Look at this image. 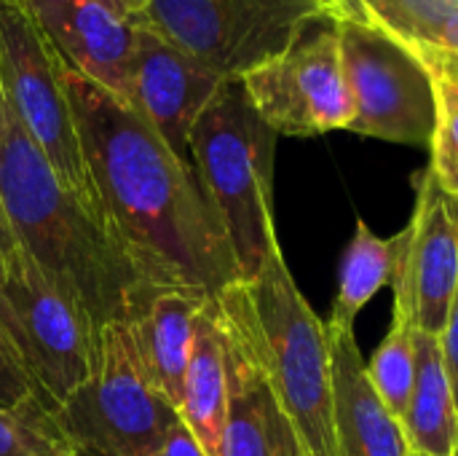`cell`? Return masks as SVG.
I'll return each mask as SVG.
<instances>
[{
  "label": "cell",
  "instance_id": "6da1fadb",
  "mask_svg": "<svg viewBox=\"0 0 458 456\" xmlns=\"http://www.w3.org/2000/svg\"><path fill=\"white\" fill-rule=\"evenodd\" d=\"M89 177L110 242L145 290L217 298L242 280L225 226L191 161L123 99L64 62Z\"/></svg>",
  "mask_w": 458,
  "mask_h": 456
},
{
  "label": "cell",
  "instance_id": "4316f807",
  "mask_svg": "<svg viewBox=\"0 0 458 456\" xmlns=\"http://www.w3.org/2000/svg\"><path fill=\"white\" fill-rule=\"evenodd\" d=\"M19 250H21V242H19L13 226H11V220H8V215L3 210V202H0V277L8 271V266H11V261L16 258Z\"/></svg>",
  "mask_w": 458,
  "mask_h": 456
},
{
  "label": "cell",
  "instance_id": "e575fe53",
  "mask_svg": "<svg viewBox=\"0 0 458 456\" xmlns=\"http://www.w3.org/2000/svg\"><path fill=\"white\" fill-rule=\"evenodd\" d=\"M456 59H458V56H456Z\"/></svg>",
  "mask_w": 458,
  "mask_h": 456
},
{
  "label": "cell",
  "instance_id": "5bb4252c",
  "mask_svg": "<svg viewBox=\"0 0 458 456\" xmlns=\"http://www.w3.org/2000/svg\"><path fill=\"white\" fill-rule=\"evenodd\" d=\"M27 11L72 70L118 99H129L137 48L134 19L99 0H27Z\"/></svg>",
  "mask_w": 458,
  "mask_h": 456
},
{
  "label": "cell",
  "instance_id": "2e32d148",
  "mask_svg": "<svg viewBox=\"0 0 458 456\" xmlns=\"http://www.w3.org/2000/svg\"><path fill=\"white\" fill-rule=\"evenodd\" d=\"M207 301L212 298L196 290H150L123 320L150 382L174 409L182 400L196 320Z\"/></svg>",
  "mask_w": 458,
  "mask_h": 456
},
{
  "label": "cell",
  "instance_id": "603a6c76",
  "mask_svg": "<svg viewBox=\"0 0 458 456\" xmlns=\"http://www.w3.org/2000/svg\"><path fill=\"white\" fill-rule=\"evenodd\" d=\"M72 446L43 409H0V456H64Z\"/></svg>",
  "mask_w": 458,
  "mask_h": 456
},
{
  "label": "cell",
  "instance_id": "44dd1931",
  "mask_svg": "<svg viewBox=\"0 0 458 456\" xmlns=\"http://www.w3.org/2000/svg\"><path fill=\"white\" fill-rule=\"evenodd\" d=\"M365 368L378 400L403 422L416 379V328L408 317L392 312V325Z\"/></svg>",
  "mask_w": 458,
  "mask_h": 456
},
{
  "label": "cell",
  "instance_id": "52a82bcc",
  "mask_svg": "<svg viewBox=\"0 0 458 456\" xmlns=\"http://www.w3.org/2000/svg\"><path fill=\"white\" fill-rule=\"evenodd\" d=\"M177 419L150 382L129 325L113 320L99 331L91 379L59 409L56 427L72 446L99 456H150Z\"/></svg>",
  "mask_w": 458,
  "mask_h": 456
},
{
  "label": "cell",
  "instance_id": "7c38bea8",
  "mask_svg": "<svg viewBox=\"0 0 458 456\" xmlns=\"http://www.w3.org/2000/svg\"><path fill=\"white\" fill-rule=\"evenodd\" d=\"M220 83L223 78L174 40L137 22V48L126 102L182 161H191V129Z\"/></svg>",
  "mask_w": 458,
  "mask_h": 456
},
{
  "label": "cell",
  "instance_id": "9a60e30c",
  "mask_svg": "<svg viewBox=\"0 0 458 456\" xmlns=\"http://www.w3.org/2000/svg\"><path fill=\"white\" fill-rule=\"evenodd\" d=\"M338 456H411L403 422L378 400L354 331H327Z\"/></svg>",
  "mask_w": 458,
  "mask_h": 456
},
{
  "label": "cell",
  "instance_id": "1f68e13d",
  "mask_svg": "<svg viewBox=\"0 0 458 456\" xmlns=\"http://www.w3.org/2000/svg\"><path fill=\"white\" fill-rule=\"evenodd\" d=\"M8 3H19V5H27V0H8Z\"/></svg>",
  "mask_w": 458,
  "mask_h": 456
},
{
  "label": "cell",
  "instance_id": "f1b7e54d",
  "mask_svg": "<svg viewBox=\"0 0 458 456\" xmlns=\"http://www.w3.org/2000/svg\"><path fill=\"white\" fill-rule=\"evenodd\" d=\"M325 5V11L333 16V19H357V22H368L365 13H362V5L360 0H319Z\"/></svg>",
  "mask_w": 458,
  "mask_h": 456
},
{
  "label": "cell",
  "instance_id": "5b68a950",
  "mask_svg": "<svg viewBox=\"0 0 458 456\" xmlns=\"http://www.w3.org/2000/svg\"><path fill=\"white\" fill-rule=\"evenodd\" d=\"M0 328L56 422L59 409L97 368L99 333L24 247L0 277Z\"/></svg>",
  "mask_w": 458,
  "mask_h": 456
},
{
  "label": "cell",
  "instance_id": "8992f818",
  "mask_svg": "<svg viewBox=\"0 0 458 456\" xmlns=\"http://www.w3.org/2000/svg\"><path fill=\"white\" fill-rule=\"evenodd\" d=\"M0 89L62 185L105 226L64 89V59L27 5L8 0H0Z\"/></svg>",
  "mask_w": 458,
  "mask_h": 456
},
{
  "label": "cell",
  "instance_id": "cb8c5ba5",
  "mask_svg": "<svg viewBox=\"0 0 458 456\" xmlns=\"http://www.w3.org/2000/svg\"><path fill=\"white\" fill-rule=\"evenodd\" d=\"M0 409H8V411L43 409L3 328H0Z\"/></svg>",
  "mask_w": 458,
  "mask_h": 456
},
{
  "label": "cell",
  "instance_id": "30bf717a",
  "mask_svg": "<svg viewBox=\"0 0 458 456\" xmlns=\"http://www.w3.org/2000/svg\"><path fill=\"white\" fill-rule=\"evenodd\" d=\"M242 86L276 134L317 137L352 124L338 22L330 13L309 22L284 51L247 73Z\"/></svg>",
  "mask_w": 458,
  "mask_h": 456
},
{
  "label": "cell",
  "instance_id": "4fadbf2b",
  "mask_svg": "<svg viewBox=\"0 0 458 456\" xmlns=\"http://www.w3.org/2000/svg\"><path fill=\"white\" fill-rule=\"evenodd\" d=\"M215 306L225 336L231 384L220 456H301L293 430L268 387L244 314L228 288L215 298Z\"/></svg>",
  "mask_w": 458,
  "mask_h": 456
},
{
  "label": "cell",
  "instance_id": "9c48e42d",
  "mask_svg": "<svg viewBox=\"0 0 458 456\" xmlns=\"http://www.w3.org/2000/svg\"><path fill=\"white\" fill-rule=\"evenodd\" d=\"M335 22L352 99V124L346 132L429 148L437 105L435 81L421 54L373 22Z\"/></svg>",
  "mask_w": 458,
  "mask_h": 456
},
{
  "label": "cell",
  "instance_id": "277c9868",
  "mask_svg": "<svg viewBox=\"0 0 458 456\" xmlns=\"http://www.w3.org/2000/svg\"><path fill=\"white\" fill-rule=\"evenodd\" d=\"M276 140L279 134L252 108L242 81H223L191 129V164L225 226L242 280H252L279 250L274 226Z\"/></svg>",
  "mask_w": 458,
  "mask_h": 456
},
{
  "label": "cell",
  "instance_id": "f546056e",
  "mask_svg": "<svg viewBox=\"0 0 458 456\" xmlns=\"http://www.w3.org/2000/svg\"><path fill=\"white\" fill-rule=\"evenodd\" d=\"M102 5H107V8H113V11H118L121 16H129V19H137L145 8H148V3L150 0H99Z\"/></svg>",
  "mask_w": 458,
  "mask_h": 456
},
{
  "label": "cell",
  "instance_id": "e0dca14e",
  "mask_svg": "<svg viewBox=\"0 0 458 456\" xmlns=\"http://www.w3.org/2000/svg\"><path fill=\"white\" fill-rule=\"evenodd\" d=\"M228 357H225V336L217 317L215 298L207 301L196 320V339L185 371L180 419L196 435L207 456L223 454V435L228 422Z\"/></svg>",
  "mask_w": 458,
  "mask_h": 456
},
{
  "label": "cell",
  "instance_id": "ac0fdd59",
  "mask_svg": "<svg viewBox=\"0 0 458 456\" xmlns=\"http://www.w3.org/2000/svg\"><path fill=\"white\" fill-rule=\"evenodd\" d=\"M408 253V226L384 239L378 237L368 220L354 223V234L341 255L338 269V293L333 301L330 320L325 323L327 331H354V323L360 312L373 301L376 293L384 288H394L400 280L403 263Z\"/></svg>",
  "mask_w": 458,
  "mask_h": 456
},
{
  "label": "cell",
  "instance_id": "8fae6325",
  "mask_svg": "<svg viewBox=\"0 0 458 456\" xmlns=\"http://www.w3.org/2000/svg\"><path fill=\"white\" fill-rule=\"evenodd\" d=\"M413 185L416 207L392 312L408 317L419 333L440 336L458 298V196L440 188L429 169Z\"/></svg>",
  "mask_w": 458,
  "mask_h": 456
},
{
  "label": "cell",
  "instance_id": "d6a6232c",
  "mask_svg": "<svg viewBox=\"0 0 458 456\" xmlns=\"http://www.w3.org/2000/svg\"><path fill=\"white\" fill-rule=\"evenodd\" d=\"M411 456H429V454H419V452H411Z\"/></svg>",
  "mask_w": 458,
  "mask_h": 456
},
{
  "label": "cell",
  "instance_id": "83f0119b",
  "mask_svg": "<svg viewBox=\"0 0 458 456\" xmlns=\"http://www.w3.org/2000/svg\"><path fill=\"white\" fill-rule=\"evenodd\" d=\"M432 51H440V54H448V56H458V11L451 13V19L443 24V30H440Z\"/></svg>",
  "mask_w": 458,
  "mask_h": 456
},
{
  "label": "cell",
  "instance_id": "7a4b0ae2",
  "mask_svg": "<svg viewBox=\"0 0 458 456\" xmlns=\"http://www.w3.org/2000/svg\"><path fill=\"white\" fill-rule=\"evenodd\" d=\"M0 202L32 261L99 333L126 320L145 290L105 226L62 185L0 89Z\"/></svg>",
  "mask_w": 458,
  "mask_h": 456
},
{
  "label": "cell",
  "instance_id": "ba28073f",
  "mask_svg": "<svg viewBox=\"0 0 458 456\" xmlns=\"http://www.w3.org/2000/svg\"><path fill=\"white\" fill-rule=\"evenodd\" d=\"M322 13L319 0H150L137 22L174 40L217 78L242 81Z\"/></svg>",
  "mask_w": 458,
  "mask_h": 456
},
{
  "label": "cell",
  "instance_id": "836d02e7",
  "mask_svg": "<svg viewBox=\"0 0 458 456\" xmlns=\"http://www.w3.org/2000/svg\"><path fill=\"white\" fill-rule=\"evenodd\" d=\"M456 456H458V449H456Z\"/></svg>",
  "mask_w": 458,
  "mask_h": 456
},
{
  "label": "cell",
  "instance_id": "484cf974",
  "mask_svg": "<svg viewBox=\"0 0 458 456\" xmlns=\"http://www.w3.org/2000/svg\"><path fill=\"white\" fill-rule=\"evenodd\" d=\"M150 456H207V452L201 449V443L196 441V435L188 430V425L182 419H177L166 438L161 441V446Z\"/></svg>",
  "mask_w": 458,
  "mask_h": 456
},
{
  "label": "cell",
  "instance_id": "7402d4cb",
  "mask_svg": "<svg viewBox=\"0 0 458 456\" xmlns=\"http://www.w3.org/2000/svg\"><path fill=\"white\" fill-rule=\"evenodd\" d=\"M368 22L405 43L432 48L443 24L458 11V0H360Z\"/></svg>",
  "mask_w": 458,
  "mask_h": 456
},
{
  "label": "cell",
  "instance_id": "4dcf8cb0",
  "mask_svg": "<svg viewBox=\"0 0 458 456\" xmlns=\"http://www.w3.org/2000/svg\"><path fill=\"white\" fill-rule=\"evenodd\" d=\"M64 456H99V454H94V452H89V449H72L70 454H64Z\"/></svg>",
  "mask_w": 458,
  "mask_h": 456
},
{
  "label": "cell",
  "instance_id": "d4e9b609",
  "mask_svg": "<svg viewBox=\"0 0 458 456\" xmlns=\"http://www.w3.org/2000/svg\"><path fill=\"white\" fill-rule=\"evenodd\" d=\"M440 352H443V363H445V374L454 390V400H456L458 411V298L448 314V323L440 333Z\"/></svg>",
  "mask_w": 458,
  "mask_h": 456
},
{
  "label": "cell",
  "instance_id": "3957f363",
  "mask_svg": "<svg viewBox=\"0 0 458 456\" xmlns=\"http://www.w3.org/2000/svg\"><path fill=\"white\" fill-rule=\"evenodd\" d=\"M228 290L252 333L298 454L338 456L327 325L295 285L282 247L252 280H239Z\"/></svg>",
  "mask_w": 458,
  "mask_h": 456
},
{
  "label": "cell",
  "instance_id": "d6986e66",
  "mask_svg": "<svg viewBox=\"0 0 458 456\" xmlns=\"http://www.w3.org/2000/svg\"><path fill=\"white\" fill-rule=\"evenodd\" d=\"M403 430L411 452L456 456L458 411L440 352V336L416 331V379L403 417Z\"/></svg>",
  "mask_w": 458,
  "mask_h": 456
},
{
  "label": "cell",
  "instance_id": "ffe728a7",
  "mask_svg": "<svg viewBox=\"0 0 458 456\" xmlns=\"http://www.w3.org/2000/svg\"><path fill=\"white\" fill-rule=\"evenodd\" d=\"M435 81V132L429 142V172L448 194L458 196V59L419 48Z\"/></svg>",
  "mask_w": 458,
  "mask_h": 456
}]
</instances>
